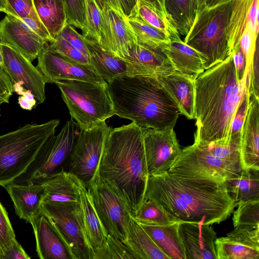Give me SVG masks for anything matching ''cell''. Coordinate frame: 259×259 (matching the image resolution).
<instances>
[{"label": "cell", "instance_id": "6da1fadb", "mask_svg": "<svg viewBox=\"0 0 259 259\" xmlns=\"http://www.w3.org/2000/svg\"><path fill=\"white\" fill-rule=\"evenodd\" d=\"M145 199L180 223L204 225L226 221L236 207L224 181L169 171L148 177Z\"/></svg>", "mask_w": 259, "mask_h": 259}, {"label": "cell", "instance_id": "7a4b0ae2", "mask_svg": "<svg viewBox=\"0 0 259 259\" xmlns=\"http://www.w3.org/2000/svg\"><path fill=\"white\" fill-rule=\"evenodd\" d=\"M196 145L230 139L231 124L246 91L239 80L233 55L205 70L194 80Z\"/></svg>", "mask_w": 259, "mask_h": 259}, {"label": "cell", "instance_id": "3957f363", "mask_svg": "<svg viewBox=\"0 0 259 259\" xmlns=\"http://www.w3.org/2000/svg\"><path fill=\"white\" fill-rule=\"evenodd\" d=\"M133 216L145 199L149 177L142 128L133 122L111 128L96 172Z\"/></svg>", "mask_w": 259, "mask_h": 259}, {"label": "cell", "instance_id": "277c9868", "mask_svg": "<svg viewBox=\"0 0 259 259\" xmlns=\"http://www.w3.org/2000/svg\"><path fill=\"white\" fill-rule=\"evenodd\" d=\"M108 84L114 115L132 120L142 129L174 128L182 114L156 76H124Z\"/></svg>", "mask_w": 259, "mask_h": 259}, {"label": "cell", "instance_id": "5b68a950", "mask_svg": "<svg viewBox=\"0 0 259 259\" xmlns=\"http://www.w3.org/2000/svg\"><path fill=\"white\" fill-rule=\"evenodd\" d=\"M60 120L26 124L0 136V185L4 187L24 173L52 135Z\"/></svg>", "mask_w": 259, "mask_h": 259}, {"label": "cell", "instance_id": "8992f818", "mask_svg": "<svg viewBox=\"0 0 259 259\" xmlns=\"http://www.w3.org/2000/svg\"><path fill=\"white\" fill-rule=\"evenodd\" d=\"M231 0H223L195 13L184 42L204 60L205 70L230 56L227 35Z\"/></svg>", "mask_w": 259, "mask_h": 259}, {"label": "cell", "instance_id": "52a82bcc", "mask_svg": "<svg viewBox=\"0 0 259 259\" xmlns=\"http://www.w3.org/2000/svg\"><path fill=\"white\" fill-rule=\"evenodd\" d=\"M72 118L80 130H87L114 115L107 82L93 83L79 80L55 82Z\"/></svg>", "mask_w": 259, "mask_h": 259}, {"label": "cell", "instance_id": "ba28073f", "mask_svg": "<svg viewBox=\"0 0 259 259\" xmlns=\"http://www.w3.org/2000/svg\"><path fill=\"white\" fill-rule=\"evenodd\" d=\"M80 132V127L73 118L68 120L57 135L55 133L47 140L26 171L13 182L40 184L60 171V167L69 157Z\"/></svg>", "mask_w": 259, "mask_h": 259}, {"label": "cell", "instance_id": "9c48e42d", "mask_svg": "<svg viewBox=\"0 0 259 259\" xmlns=\"http://www.w3.org/2000/svg\"><path fill=\"white\" fill-rule=\"evenodd\" d=\"M38 213L46 216L66 245L72 259H93L85 238L77 203L43 202Z\"/></svg>", "mask_w": 259, "mask_h": 259}, {"label": "cell", "instance_id": "30bf717a", "mask_svg": "<svg viewBox=\"0 0 259 259\" xmlns=\"http://www.w3.org/2000/svg\"><path fill=\"white\" fill-rule=\"evenodd\" d=\"M87 187L104 228L108 234L123 241L131 215L122 199L97 174Z\"/></svg>", "mask_w": 259, "mask_h": 259}, {"label": "cell", "instance_id": "8fae6325", "mask_svg": "<svg viewBox=\"0 0 259 259\" xmlns=\"http://www.w3.org/2000/svg\"><path fill=\"white\" fill-rule=\"evenodd\" d=\"M112 128L103 121L87 130H80L70 158L69 172L87 187L94 179Z\"/></svg>", "mask_w": 259, "mask_h": 259}, {"label": "cell", "instance_id": "7c38bea8", "mask_svg": "<svg viewBox=\"0 0 259 259\" xmlns=\"http://www.w3.org/2000/svg\"><path fill=\"white\" fill-rule=\"evenodd\" d=\"M241 170L240 164L214 157L193 143L182 150L179 157L168 171L225 182Z\"/></svg>", "mask_w": 259, "mask_h": 259}, {"label": "cell", "instance_id": "4fadbf2b", "mask_svg": "<svg viewBox=\"0 0 259 259\" xmlns=\"http://www.w3.org/2000/svg\"><path fill=\"white\" fill-rule=\"evenodd\" d=\"M4 70L13 84V91L21 95L25 91L34 96L37 104L46 99V79L36 67L16 49L1 43Z\"/></svg>", "mask_w": 259, "mask_h": 259}, {"label": "cell", "instance_id": "5bb4252c", "mask_svg": "<svg viewBox=\"0 0 259 259\" xmlns=\"http://www.w3.org/2000/svg\"><path fill=\"white\" fill-rule=\"evenodd\" d=\"M36 67L47 83L63 80H79L101 83L105 81L92 65L79 63L51 49L48 44L37 57Z\"/></svg>", "mask_w": 259, "mask_h": 259}, {"label": "cell", "instance_id": "9a60e30c", "mask_svg": "<svg viewBox=\"0 0 259 259\" xmlns=\"http://www.w3.org/2000/svg\"><path fill=\"white\" fill-rule=\"evenodd\" d=\"M142 130L148 176L168 171L182 151L174 128Z\"/></svg>", "mask_w": 259, "mask_h": 259}, {"label": "cell", "instance_id": "2e32d148", "mask_svg": "<svg viewBox=\"0 0 259 259\" xmlns=\"http://www.w3.org/2000/svg\"><path fill=\"white\" fill-rule=\"evenodd\" d=\"M101 12L102 35L99 45L114 56L125 59L137 42L127 19L112 8Z\"/></svg>", "mask_w": 259, "mask_h": 259}, {"label": "cell", "instance_id": "e0dca14e", "mask_svg": "<svg viewBox=\"0 0 259 259\" xmlns=\"http://www.w3.org/2000/svg\"><path fill=\"white\" fill-rule=\"evenodd\" d=\"M1 42L18 50L31 62L48 42L17 18L7 15L0 22Z\"/></svg>", "mask_w": 259, "mask_h": 259}, {"label": "cell", "instance_id": "ac0fdd59", "mask_svg": "<svg viewBox=\"0 0 259 259\" xmlns=\"http://www.w3.org/2000/svg\"><path fill=\"white\" fill-rule=\"evenodd\" d=\"M178 231L186 259H217V233L211 225L181 222Z\"/></svg>", "mask_w": 259, "mask_h": 259}, {"label": "cell", "instance_id": "d6986e66", "mask_svg": "<svg viewBox=\"0 0 259 259\" xmlns=\"http://www.w3.org/2000/svg\"><path fill=\"white\" fill-rule=\"evenodd\" d=\"M240 159L242 169L259 170V98L253 96L241 131Z\"/></svg>", "mask_w": 259, "mask_h": 259}, {"label": "cell", "instance_id": "ffe728a7", "mask_svg": "<svg viewBox=\"0 0 259 259\" xmlns=\"http://www.w3.org/2000/svg\"><path fill=\"white\" fill-rule=\"evenodd\" d=\"M36 241V251L41 259H72L66 245L50 220L38 213L30 222Z\"/></svg>", "mask_w": 259, "mask_h": 259}, {"label": "cell", "instance_id": "44dd1931", "mask_svg": "<svg viewBox=\"0 0 259 259\" xmlns=\"http://www.w3.org/2000/svg\"><path fill=\"white\" fill-rule=\"evenodd\" d=\"M180 35H170V41L161 48L162 51L176 71L195 80L205 71L204 60L198 52L182 41Z\"/></svg>", "mask_w": 259, "mask_h": 259}, {"label": "cell", "instance_id": "7402d4cb", "mask_svg": "<svg viewBox=\"0 0 259 259\" xmlns=\"http://www.w3.org/2000/svg\"><path fill=\"white\" fill-rule=\"evenodd\" d=\"M84 39L90 51L91 65L105 81L108 83L122 76L141 75L138 67L133 63L103 50L91 39Z\"/></svg>", "mask_w": 259, "mask_h": 259}, {"label": "cell", "instance_id": "603a6c76", "mask_svg": "<svg viewBox=\"0 0 259 259\" xmlns=\"http://www.w3.org/2000/svg\"><path fill=\"white\" fill-rule=\"evenodd\" d=\"M217 259H259V234L233 231L215 241Z\"/></svg>", "mask_w": 259, "mask_h": 259}, {"label": "cell", "instance_id": "cb8c5ba5", "mask_svg": "<svg viewBox=\"0 0 259 259\" xmlns=\"http://www.w3.org/2000/svg\"><path fill=\"white\" fill-rule=\"evenodd\" d=\"M125 60L136 65L141 75L158 76L175 71L161 48L151 47L137 42Z\"/></svg>", "mask_w": 259, "mask_h": 259}, {"label": "cell", "instance_id": "d4e9b609", "mask_svg": "<svg viewBox=\"0 0 259 259\" xmlns=\"http://www.w3.org/2000/svg\"><path fill=\"white\" fill-rule=\"evenodd\" d=\"M80 182L70 172L60 170L41 183L44 190L42 201L77 203L79 200Z\"/></svg>", "mask_w": 259, "mask_h": 259}, {"label": "cell", "instance_id": "484cf974", "mask_svg": "<svg viewBox=\"0 0 259 259\" xmlns=\"http://www.w3.org/2000/svg\"><path fill=\"white\" fill-rule=\"evenodd\" d=\"M13 203L15 212L20 219L30 223L37 214L44 196L41 184L22 185L13 182L4 187Z\"/></svg>", "mask_w": 259, "mask_h": 259}, {"label": "cell", "instance_id": "4316f807", "mask_svg": "<svg viewBox=\"0 0 259 259\" xmlns=\"http://www.w3.org/2000/svg\"><path fill=\"white\" fill-rule=\"evenodd\" d=\"M79 212L85 238L94 255V251L103 245L108 234L103 227L87 187L82 181L79 185Z\"/></svg>", "mask_w": 259, "mask_h": 259}, {"label": "cell", "instance_id": "83f0119b", "mask_svg": "<svg viewBox=\"0 0 259 259\" xmlns=\"http://www.w3.org/2000/svg\"><path fill=\"white\" fill-rule=\"evenodd\" d=\"M157 77L177 104L181 114L189 119H194V80L177 71Z\"/></svg>", "mask_w": 259, "mask_h": 259}, {"label": "cell", "instance_id": "f1b7e54d", "mask_svg": "<svg viewBox=\"0 0 259 259\" xmlns=\"http://www.w3.org/2000/svg\"><path fill=\"white\" fill-rule=\"evenodd\" d=\"M136 259H169L155 243L141 226L131 216L122 241Z\"/></svg>", "mask_w": 259, "mask_h": 259}, {"label": "cell", "instance_id": "f546056e", "mask_svg": "<svg viewBox=\"0 0 259 259\" xmlns=\"http://www.w3.org/2000/svg\"><path fill=\"white\" fill-rule=\"evenodd\" d=\"M226 188L236 205L250 201L259 200V170L242 169L224 182Z\"/></svg>", "mask_w": 259, "mask_h": 259}, {"label": "cell", "instance_id": "4dcf8cb0", "mask_svg": "<svg viewBox=\"0 0 259 259\" xmlns=\"http://www.w3.org/2000/svg\"><path fill=\"white\" fill-rule=\"evenodd\" d=\"M179 223L167 225L139 224L169 259H186L184 248L179 234Z\"/></svg>", "mask_w": 259, "mask_h": 259}, {"label": "cell", "instance_id": "1f68e13d", "mask_svg": "<svg viewBox=\"0 0 259 259\" xmlns=\"http://www.w3.org/2000/svg\"><path fill=\"white\" fill-rule=\"evenodd\" d=\"M253 1L231 0L227 28L230 55H232L240 47L241 39L249 22L250 11Z\"/></svg>", "mask_w": 259, "mask_h": 259}, {"label": "cell", "instance_id": "d6a6232c", "mask_svg": "<svg viewBox=\"0 0 259 259\" xmlns=\"http://www.w3.org/2000/svg\"><path fill=\"white\" fill-rule=\"evenodd\" d=\"M35 12L40 22L55 40L67 24L62 0H33Z\"/></svg>", "mask_w": 259, "mask_h": 259}, {"label": "cell", "instance_id": "836d02e7", "mask_svg": "<svg viewBox=\"0 0 259 259\" xmlns=\"http://www.w3.org/2000/svg\"><path fill=\"white\" fill-rule=\"evenodd\" d=\"M164 6L169 19L179 34L185 36L195 18L193 0H164Z\"/></svg>", "mask_w": 259, "mask_h": 259}, {"label": "cell", "instance_id": "e575fe53", "mask_svg": "<svg viewBox=\"0 0 259 259\" xmlns=\"http://www.w3.org/2000/svg\"><path fill=\"white\" fill-rule=\"evenodd\" d=\"M232 218L236 232L259 233V200L241 203Z\"/></svg>", "mask_w": 259, "mask_h": 259}, {"label": "cell", "instance_id": "d590c367", "mask_svg": "<svg viewBox=\"0 0 259 259\" xmlns=\"http://www.w3.org/2000/svg\"><path fill=\"white\" fill-rule=\"evenodd\" d=\"M127 19L138 42L153 48H162L170 41L169 35L137 16Z\"/></svg>", "mask_w": 259, "mask_h": 259}, {"label": "cell", "instance_id": "8d00e7d4", "mask_svg": "<svg viewBox=\"0 0 259 259\" xmlns=\"http://www.w3.org/2000/svg\"><path fill=\"white\" fill-rule=\"evenodd\" d=\"M131 217L139 223L147 225H167L180 223L158 204L148 199L144 200L136 213Z\"/></svg>", "mask_w": 259, "mask_h": 259}, {"label": "cell", "instance_id": "74e56055", "mask_svg": "<svg viewBox=\"0 0 259 259\" xmlns=\"http://www.w3.org/2000/svg\"><path fill=\"white\" fill-rule=\"evenodd\" d=\"M133 16H137L148 24L164 31L169 36L179 33L167 15L144 0H138L136 11Z\"/></svg>", "mask_w": 259, "mask_h": 259}, {"label": "cell", "instance_id": "f35d334b", "mask_svg": "<svg viewBox=\"0 0 259 259\" xmlns=\"http://www.w3.org/2000/svg\"><path fill=\"white\" fill-rule=\"evenodd\" d=\"M93 259H136L124 243L108 234L103 245L94 251Z\"/></svg>", "mask_w": 259, "mask_h": 259}, {"label": "cell", "instance_id": "ab89813d", "mask_svg": "<svg viewBox=\"0 0 259 259\" xmlns=\"http://www.w3.org/2000/svg\"><path fill=\"white\" fill-rule=\"evenodd\" d=\"M86 31L84 37L91 39L98 44L102 35V15L95 0H85Z\"/></svg>", "mask_w": 259, "mask_h": 259}, {"label": "cell", "instance_id": "60d3db41", "mask_svg": "<svg viewBox=\"0 0 259 259\" xmlns=\"http://www.w3.org/2000/svg\"><path fill=\"white\" fill-rule=\"evenodd\" d=\"M258 27H254L248 22L240 42L241 50L245 59V68L244 78H248L249 73L255 52L258 46Z\"/></svg>", "mask_w": 259, "mask_h": 259}, {"label": "cell", "instance_id": "b9f144b4", "mask_svg": "<svg viewBox=\"0 0 259 259\" xmlns=\"http://www.w3.org/2000/svg\"><path fill=\"white\" fill-rule=\"evenodd\" d=\"M65 9L67 23L86 31L85 0H62Z\"/></svg>", "mask_w": 259, "mask_h": 259}, {"label": "cell", "instance_id": "7bdbcfd3", "mask_svg": "<svg viewBox=\"0 0 259 259\" xmlns=\"http://www.w3.org/2000/svg\"><path fill=\"white\" fill-rule=\"evenodd\" d=\"M15 233L8 212L0 202V256L1 259L17 241Z\"/></svg>", "mask_w": 259, "mask_h": 259}, {"label": "cell", "instance_id": "ee69618b", "mask_svg": "<svg viewBox=\"0 0 259 259\" xmlns=\"http://www.w3.org/2000/svg\"><path fill=\"white\" fill-rule=\"evenodd\" d=\"M7 15L20 20L25 18H32L40 21L34 10L33 0H6Z\"/></svg>", "mask_w": 259, "mask_h": 259}, {"label": "cell", "instance_id": "f6af8a7d", "mask_svg": "<svg viewBox=\"0 0 259 259\" xmlns=\"http://www.w3.org/2000/svg\"><path fill=\"white\" fill-rule=\"evenodd\" d=\"M48 46L51 49L79 63L92 65L89 58L59 35H57L55 40Z\"/></svg>", "mask_w": 259, "mask_h": 259}, {"label": "cell", "instance_id": "bcb514c9", "mask_svg": "<svg viewBox=\"0 0 259 259\" xmlns=\"http://www.w3.org/2000/svg\"><path fill=\"white\" fill-rule=\"evenodd\" d=\"M249 100V93L246 91L237 108L231 124L230 136L232 139L241 138V131L246 116Z\"/></svg>", "mask_w": 259, "mask_h": 259}, {"label": "cell", "instance_id": "7dc6e473", "mask_svg": "<svg viewBox=\"0 0 259 259\" xmlns=\"http://www.w3.org/2000/svg\"><path fill=\"white\" fill-rule=\"evenodd\" d=\"M58 35L90 59V51L83 35L79 33L73 26L67 23Z\"/></svg>", "mask_w": 259, "mask_h": 259}, {"label": "cell", "instance_id": "c3c4849f", "mask_svg": "<svg viewBox=\"0 0 259 259\" xmlns=\"http://www.w3.org/2000/svg\"><path fill=\"white\" fill-rule=\"evenodd\" d=\"M249 96L258 98V45L257 46L251 65L248 76Z\"/></svg>", "mask_w": 259, "mask_h": 259}, {"label": "cell", "instance_id": "681fc988", "mask_svg": "<svg viewBox=\"0 0 259 259\" xmlns=\"http://www.w3.org/2000/svg\"><path fill=\"white\" fill-rule=\"evenodd\" d=\"M13 84L7 73L0 66V99L9 103L13 93Z\"/></svg>", "mask_w": 259, "mask_h": 259}, {"label": "cell", "instance_id": "f907efd6", "mask_svg": "<svg viewBox=\"0 0 259 259\" xmlns=\"http://www.w3.org/2000/svg\"><path fill=\"white\" fill-rule=\"evenodd\" d=\"M30 257L25 252L21 245L17 241L11 246L2 259H29Z\"/></svg>", "mask_w": 259, "mask_h": 259}, {"label": "cell", "instance_id": "816d5d0a", "mask_svg": "<svg viewBox=\"0 0 259 259\" xmlns=\"http://www.w3.org/2000/svg\"><path fill=\"white\" fill-rule=\"evenodd\" d=\"M232 55L238 78L239 80H242L244 79V74L245 68V62L244 55L240 47Z\"/></svg>", "mask_w": 259, "mask_h": 259}, {"label": "cell", "instance_id": "f5cc1de1", "mask_svg": "<svg viewBox=\"0 0 259 259\" xmlns=\"http://www.w3.org/2000/svg\"><path fill=\"white\" fill-rule=\"evenodd\" d=\"M18 103L22 108L28 110H31L37 104L34 96L28 91H24L19 97Z\"/></svg>", "mask_w": 259, "mask_h": 259}, {"label": "cell", "instance_id": "db71d44e", "mask_svg": "<svg viewBox=\"0 0 259 259\" xmlns=\"http://www.w3.org/2000/svg\"><path fill=\"white\" fill-rule=\"evenodd\" d=\"M137 1L138 0H119L121 11L126 18L135 14Z\"/></svg>", "mask_w": 259, "mask_h": 259}, {"label": "cell", "instance_id": "11a10c76", "mask_svg": "<svg viewBox=\"0 0 259 259\" xmlns=\"http://www.w3.org/2000/svg\"><path fill=\"white\" fill-rule=\"evenodd\" d=\"M95 1L101 11L112 8L124 16L120 8L119 0H95Z\"/></svg>", "mask_w": 259, "mask_h": 259}, {"label": "cell", "instance_id": "9f6ffc18", "mask_svg": "<svg viewBox=\"0 0 259 259\" xmlns=\"http://www.w3.org/2000/svg\"><path fill=\"white\" fill-rule=\"evenodd\" d=\"M210 0H193L195 13L207 7Z\"/></svg>", "mask_w": 259, "mask_h": 259}, {"label": "cell", "instance_id": "6f0895ef", "mask_svg": "<svg viewBox=\"0 0 259 259\" xmlns=\"http://www.w3.org/2000/svg\"><path fill=\"white\" fill-rule=\"evenodd\" d=\"M6 0H0V12H6Z\"/></svg>", "mask_w": 259, "mask_h": 259}, {"label": "cell", "instance_id": "680465c9", "mask_svg": "<svg viewBox=\"0 0 259 259\" xmlns=\"http://www.w3.org/2000/svg\"><path fill=\"white\" fill-rule=\"evenodd\" d=\"M0 66L3 69L4 68V62L3 55V52L1 47V42H0Z\"/></svg>", "mask_w": 259, "mask_h": 259}, {"label": "cell", "instance_id": "91938a15", "mask_svg": "<svg viewBox=\"0 0 259 259\" xmlns=\"http://www.w3.org/2000/svg\"><path fill=\"white\" fill-rule=\"evenodd\" d=\"M222 1H223V0H210L207 7L212 6L221 2Z\"/></svg>", "mask_w": 259, "mask_h": 259}, {"label": "cell", "instance_id": "94428289", "mask_svg": "<svg viewBox=\"0 0 259 259\" xmlns=\"http://www.w3.org/2000/svg\"><path fill=\"white\" fill-rule=\"evenodd\" d=\"M4 103V101L0 99V116H1V105Z\"/></svg>", "mask_w": 259, "mask_h": 259}, {"label": "cell", "instance_id": "6125c7cd", "mask_svg": "<svg viewBox=\"0 0 259 259\" xmlns=\"http://www.w3.org/2000/svg\"><path fill=\"white\" fill-rule=\"evenodd\" d=\"M0 259H1V256H0Z\"/></svg>", "mask_w": 259, "mask_h": 259}]
</instances>
